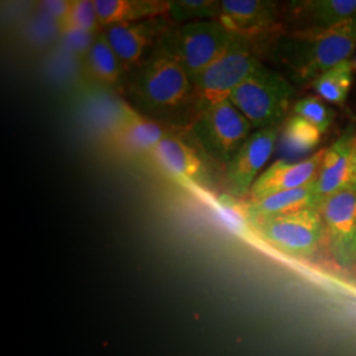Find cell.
<instances>
[{
    "mask_svg": "<svg viewBox=\"0 0 356 356\" xmlns=\"http://www.w3.org/2000/svg\"><path fill=\"white\" fill-rule=\"evenodd\" d=\"M353 61V65H354V72H356V49L354 51V60H351Z\"/></svg>",
    "mask_w": 356,
    "mask_h": 356,
    "instance_id": "cell-29",
    "label": "cell"
},
{
    "mask_svg": "<svg viewBox=\"0 0 356 356\" xmlns=\"http://www.w3.org/2000/svg\"><path fill=\"white\" fill-rule=\"evenodd\" d=\"M355 136V132L348 129L329 148H325L318 176L314 182L319 204L332 194L350 186L351 156Z\"/></svg>",
    "mask_w": 356,
    "mask_h": 356,
    "instance_id": "cell-13",
    "label": "cell"
},
{
    "mask_svg": "<svg viewBox=\"0 0 356 356\" xmlns=\"http://www.w3.org/2000/svg\"><path fill=\"white\" fill-rule=\"evenodd\" d=\"M279 136L280 126L257 129L235 153L226 165V185L231 195L243 198L251 193L260 170L275 152Z\"/></svg>",
    "mask_w": 356,
    "mask_h": 356,
    "instance_id": "cell-9",
    "label": "cell"
},
{
    "mask_svg": "<svg viewBox=\"0 0 356 356\" xmlns=\"http://www.w3.org/2000/svg\"><path fill=\"white\" fill-rule=\"evenodd\" d=\"M38 4L47 16H49L60 26L67 16V13H70L73 0H44L38 1Z\"/></svg>",
    "mask_w": 356,
    "mask_h": 356,
    "instance_id": "cell-27",
    "label": "cell"
},
{
    "mask_svg": "<svg viewBox=\"0 0 356 356\" xmlns=\"http://www.w3.org/2000/svg\"><path fill=\"white\" fill-rule=\"evenodd\" d=\"M356 191V136L353 147V156H351V177H350V186Z\"/></svg>",
    "mask_w": 356,
    "mask_h": 356,
    "instance_id": "cell-28",
    "label": "cell"
},
{
    "mask_svg": "<svg viewBox=\"0 0 356 356\" xmlns=\"http://www.w3.org/2000/svg\"><path fill=\"white\" fill-rule=\"evenodd\" d=\"M168 17H156L138 23L102 28L124 72L138 69L169 28Z\"/></svg>",
    "mask_w": 356,
    "mask_h": 356,
    "instance_id": "cell-10",
    "label": "cell"
},
{
    "mask_svg": "<svg viewBox=\"0 0 356 356\" xmlns=\"http://www.w3.org/2000/svg\"><path fill=\"white\" fill-rule=\"evenodd\" d=\"M356 49V17L331 28H302L277 38L269 58L300 86L313 82Z\"/></svg>",
    "mask_w": 356,
    "mask_h": 356,
    "instance_id": "cell-2",
    "label": "cell"
},
{
    "mask_svg": "<svg viewBox=\"0 0 356 356\" xmlns=\"http://www.w3.org/2000/svg\"><path fill=\"white\" fill-rule=\"evenodd\" d=\"M322 132L305 119L292 115L286 119L280 132V151L292 161L307 153L313 152L318 147Z\"/></svg>",
    "mask_w": 356,
    "mask_h": 356,
    "instance_id": "cell-19",
    "label": "cell"
},
{
    "mask_svg": "<svg viewBox=\"0 0 356 356\" xmlns=\"http://www.w3.org/2000/svg\"><path fill=\"white\" fill-rule=\"evenodd\" d=\"M335 261L343 268L356 264V191L351 188L338 191L319 204Z\"/></svg>",
    "mask_w": 356,
    "mask_h": 356,
    "instance_id": "cell-8",
    "label": "cell"
},
{
    "mask_svg": "<svg viewBox=\"0 0 356 356\" xmlns=\"http://www.w3.org/2000/svg\"><path fill=\"white\" fill-rule=\"evenodd\" d=\"M219 214L223 216L231 226L239 229H252L251 213L248 201L236 198L229 193L220 194L216 202Z\"/></svg>",
    "mask_w": 356,
    "mask_h": 356,
    "instance_id": "cell-24",
    "label": "cell"
},
{
    "mask_svg": "<svg viewBox=\"0 0 356 356\" xmlns=\"http://www.w3.org/2000/svg\"><path fill=\"white\" fill-rule=\"evenodd\" d=\"M116 129L119 140L135 153H151L160 141L172 135L165 124L126 102L120 103Z\"/></svg>",
    "mask_w": 356,
    "mask_h": 356,
    "instance_id": "cell-15",
    "label": "cell"
},
{
    "mask_svg": "<svg viewBox=\"0 0 356 356\" xmlns=\"http://www.w3.org/2000/svg\"><path fill=\"white\" fill-rule=\"evenodd\" d=\"M293 113L318 128L325 134L332 122V113L319 97H305L294 103Z\"/></svg>",
    "mask_w": 356,
    "mask_h": 356,
    "instance_id": "cell-25",
    "label": "cell"
},
{
    "mask_svg": "<svg viewBox=\"0 0 356 356\" xmlns=\"http://www.w3.org/2000/svg\"><path fill=\"white\" fill-rule=\"evenodd\" d=\"M98 33L89 32V31H79V29L66 31L63 32L65 47L74 54L86 57Z\"/></svg>",
    "mask_w": 356,
    "mask_h": 356,
    "instance_id": "cell-26",
    "label": "cell"
},
{
    "mask_svg": "<svg viewBox=\"0 0 356 356\" xmlns=\"http://www.w3.org/2000/svg\"><path fill=\"white\" fill-rule=\"evenodd\" d=\"M297 15L307 28H331L356 17V0H310L297 3Z\"/></svg>",
    "mask_w": 356,
    "mask_h": 356,
    "instance_id": "cell-18",
    "label": "cell"
},
{
    "mask_svg": "<svg viewBox=\"0 0 356 356\" xmlns=\"http://www.w3.org/2000/svg\"><path fill=\"white\" fill-rule=\"evenodd\" d=\"M151 156L166 173L194 185L207 179V169L200 153L178 136L170 135L153 148Z\"/></svg>",
    "mask_w": 356,
    "mask_h": 356,
    "instance_id": "cell-14",
    "label": "cell"
},
{
    "mask_svg": "<svg viewBox=\"0 0 356 356\" xmlns=\"http://www.w3.org/2000/svg\"><path fill=\"white\" fill-rule=\"evenodd\" d=\"M296 91L279 72L259 65L229 97L256 129L279 127L288 116Z\"/></svg>",
    "mask_w": 356,
    "mask_h": 356,
    "instance_id": "cell-3",
    "label": "cell"
},
{
    "mask_svg": "<svg viewBox=\"0 0 356 356\" xmlns=\"http://www.w3.org/2000/svg\"><path fill=\"white\" fill-rule=\"evenodd\" d=\"M102 28L168 17L169 1L161 0H94Z\"/></svg>",
    "mask_w": 356,
    "mask_h": 356,
    "instance_id": "cell-16",
    "label": "cell"
},
{
    "mask_svg": "<svg viewBox=\"0 0 356 356\" xmlns=\"http://www.w3.org/2000/svg\"><path fill=\"white\" fill-rule=\"evenodd\" d=\"M129 76L128 94L139 110L154 120L193 123L197 111L191 76L160 42Z\"/></svg>",
    "mask_w": 356,
    "mask_h": 356,
    "instance_id": "cell-1",
    "label": "cell"
},
{
    "mask_svg": "<svg viewBox=\"0 0 356 356\" xmlns=\"http://www.w3.org/2000/svg\"><path fill=\"white\" fill-rule=\"evenodd\" d=\"M319 204L314 182L305 188L281 191L248 201L252 227L257 220L296 213L305 209H319Z\"/></svg>",
    "mask_w": 356,
    "mask_h": 356,
    "instance_id": "cell-17",
    "label": "cell"
},
{
    "mask_svg": "<svg viewBox=\"0 0 356 356\" xmlns=\"http://www.w3.org/2000/svg\"><path fill=\"white\" fill-rule=\"evenodd\" d=\"M219 10L220 1L216 0H175L169 1L168 19L176 26L218 20Z\"/></svg>",
    "mask_w": 356,
    "mask_h": 356,
    "instance_id": "cell-22",
    "label": "cell"
},
{
    "mask_svg": "<svg viewBox=\"0 0 356 356\" xmlns=\"http://www.w3.org/2000/svg\"><path fill=\"white\" fill-rule=\"evenodd\" d=\"M85 58L88 61L90 73L106 86L119 85L122 76L126 74L103 31L97 35V38Z\"/></svg>",
    "mask_w": 356,
    "mask_h": 356,
    "instance_id": "cell-20",
    "label": "cell"
},
{
    "mask_svg": "<svg viewBox=\"0 0 356 356\" xmlns=\"http://www.w3.org/2000/svg\"><path fill=\"white\" fill-rule=\"evenodd\" d=\"M191 128L201 149L216 163L226 165L254 129L231 101L204 108L195 116Z\"/></svg>",
    "mask_w": 356,
    "mask_h": 356,
    "instance_id": "cell-6",
    "label": "cell"
},
{
    "mask_svg": "<svg viewBox=\"0 0 356 356\" xmlns=\"http://www.w3.org/2000/svg\"><path fill=\"white\" fill-rule=\"evenodd\" d=\"M323 154L325 149H319L300 161H288L285 159L276 161L254 181L250 193L251 200L312 185L318 176Z\"/></svg>",
    "mask_w": 356,
    "mask_h": 356,
    "instance_id": "cell-11",
    "label": "cell"
},
{
    "mask_svg": "<svg viewBox=\"0 0 356 356\" xmlns=\"http://www.w3.org/2000/svg\"><path fill=\"white\" fill-rule=\"evenodd\" d=\"M260 65L250 40L235 36L227 51L191 78L197 115L229 101L231 94Z\"/></svg>",
    "mask_w": 356,
    "mask_h": 356,
    "instance_id": "cell-4",
    "label": "cell"
},
{
    "mask_svg": "<svg viewBox=\"0 0 356 356\" xmlns=\"http://www.w3.org/2000/svg\"><path fill=\"white\" fill-rule=\"evenodd\" d=\"M353 74L354 65L351 60H347L318 76L313 82V88L321 99L341 106L346 102L351 91Z\"/></svg>",
    "mask_w": 356,
    "mask_h": 356,
    "instance_id": "cell-21",
    "label": "cell"
},
{
    "mask_svg": "<svg viewBox=\"0 0 356 356\" xmlns=\"http://www.w3.org/2000/svg\"><path fill=\"white\" fill-rule=\"evenodd\" d=\"M218 20L238 38L268 33L277 20V6L268 0H222Z\"/></svg>",
    "mask_w": 356,
    "mask_h": 356,
    "instance_id": "cell-12",
    "label": "cell"
},
{
    "mask_svg": "<svg viewBox=\"0 0 356 356\" xmlns=\"http://www.w3.org/2000/svg\"><path fill=\"white\" fill-rule=\"evenodd\" d=\"M101 24L98 20V13L94 0H73L70 13L65 17L64 22L58 26L61 33L72 29L101 32Z\"/></svg>",
    "mask_w": 356,
    "mask_h": 356,
    "instance_id": "cell-23",
    "label": "cell"
},
{
    "mask_svg": "<svg viewBox=\"0 0 356 356\" xmlns=\"http://www.w3.org/2000/svg\"><path fill=\"white\" fill-rule=\"evenodd\" d=\"M252 231L281 254L296 259L316 254L326 234L318 209H305L257 220Z\"/></svg>",
    "mask_w": 356,
    "mask_h": 356,
    "instance_id": "cell-7",
    "label": "cell"
},
{
    "mask_svg": "<svg viewBox=\"0 0 356 356\" xmlns=\"http://www.w3.org/2000/svg\"><path fill=\"white\" fill-rule=\"evenodd\" d=\"M234 38L219 20H206L169 26L159 42L193 78L227 51Z\"/></svg>",
    "mask_w": 356,
    "mask_h": 356,
    "instance_id": "cell-5",
    "label": "cell"
}]
</instances>
